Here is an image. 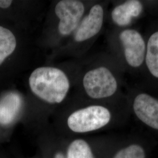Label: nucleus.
Wrapping results in <instances>:
<instances>
[{
    "label": "nucleus",
    "mask_w": 158,
    "mask_h": 158,
    "mask_svg": "<svg viewBox=\"0 0 158 158\" xmlns=\"http://www.w3.org/2000/svg\"><path fill=\"white\" fill-rule=\"evenodd\" d=\"M29 85L35 96L50 104L62 102L70 87L66 74L60 69L52 67L36 69L29 78Z\"/></svg>",
    "instance_id": "1"
},
{
    "label": "nucleus",
    "mask_w": 158,
    "mask_h": 158,
    "mask_svg": "<svg viewBox=\"0 0 158 158\" xmlns=\"http://www.w3.org/2000/svg\"><path fill=\"white\" fill-rule=\"evenodd\" d=\"M111 118V113L107 108L91 106L72 113L68 119V127L74 132L85 133L104 127Z\"/></svg>",
    "instance_id": "2"
},
{
    "label": "nucleus",
    "mask_w": 158,
    "mask_h": 158,
    "mask_svg": "<svg viewBox=\"0 0 158 158\" xmlns=\"http://www.w3.org/2000/svg\"><path fill=\"white\" fill-rule=\"evenodd\" d=\"M83 85L87 94L93 99H102L114 95L118 85L113 73L106 67L93 69L85 74Z\"/></svg>",
    "instance_id": "3"
},
{
    "label": "nucleus",
    "mask_w": 158,
    "mask_h": 158,
    "mask_svg": "<svg viewBox=\"0 0 158 158\" xmlns=\"http://www.w3.org/2000/svg\"><path fill=\"white\" fill-rule=\"evenodd\" d=\"M124 61L129 68L139 69L144 64L147 42L137 30L124 28L119 34Z\"/></svg>",
    "instance_id": "4"
},
{
    "label": "nucleus",
    "mask_w": 158,
    "mask_h": 158,
    "mask_svg": "<svg viewBox=\"0 0 158 158\" xmlns=\"http://www.w3.org/2000/svg\"><path fill=\"white\" fill-rule=\"evenodd\" d=\"M55 11L60 20L59 32L66 36L78 27L85 12V6L80 1L63 0L57 4Z\"/></svg>",
    "instance_id": "5"
},
{
    "label": "nucleus",
    "mask_w": 158,
    "mask_h": 158,
    "mask_svg": "<svg viewBox=\"0 0 158 158\" xmlns=\"http://www.w3.org/2000/svg\"><path fill=\"white\" fill-rule=\"evenodd\" d=\"M133 108L136 117L142 123L158 130V100L146 93H139L134 100Z\"/></svg>",
    "instance_id": "6"
},
{
    "label": "nucleus",
    "mask_w": 158,
    "mask_h": 158,
    "mask_svg": "<svg viewBox=\"0 0 158 158\" xmlns=\"http://www.w3.org/2000/svg\"><path fill=\"white\" fill-rule=\"evenodd\" d=\"M104 16V12L101 5L93 6L88 15L80 23L74 35L75 40L82 42L98 34L102 29Z\"/></svg>",
    "instance_id": "7"
},
{
    "label": "nucleus",
    "mask_w": 158,
    "mask_h": 158,
    "mask_svg": "<svg viewBox=\"0 0 158 158\" xmlns=\"http://www.w3.org/2000/svg\"><path fill=\"white\" fill-rule=\"evenodd\" d=\"M143 6L141 1L130 0L115 6L111 12L113 22L117 26L127 27L133 20L141 15Z\"/></svg>",
    "instance_id": "8"
},
{
    "label": "nucleus",
    "mask_w": 158,
    "mask_h": 158,
    "mask_svg": "<svg viewBox=\"0 0 158 158\" xmlns=\"http://www.w3.org/2000/svg\"><path fill=\"white\" fill-rule=\"evenodd\" d=\"M146 42L144 64L151 76L158 79V30L151 34Z\"/></svg>",
    "instance_id": "9"
},
{
    "label": "nucleus",
    "mask_w": 158,
    "mask_h": 158,
    "mask_svg": "<svg viewBox=\"0 0 158 158\" xmlns=\"http://www.w3.org/2000/svg\"><path fill=\"white\" fill-rule=\"evenodd\" d=\"M19 102L16 95L9 94L0 100V123L7 124L11 123L17 113Z\"/></svg>",
    "instance_id": "10"
},
{
    "label": "nucleus",
    "mask_w": 158,
    "mask_h": 158,
    "mask_svg": "<svg viewBox=\"0 0 158 158\" xmlns=\"http://www.w3.org/2000/svg\"><path fill=\"white\" fill-rule=\"evenodd\" d=\"M16 46L14 35L10 30L0 26V65L14 52Z\"/></svg>",
    "instance_id": "11"
},
{
    "label": "nucleus",
    "mask_w": 158,
    "mask_h": 158,
    "mask_svg": "<svg viewBox=\"0 0 158 158\" xmlns=\"http://www.w3.org/2000/svg\"><path fill=\"white\" fill-rule=\"evenodd\" d=\"M66 158H94L89 145L83 139H76L68 147Z\"/></svg>",
    "instance_id": "12"
},
{
    "label": "nucleus",
    "mask_w": 158,
    "mask_h": 158,
    "mask_svg": "<svg viewBox=\"0 0 158 158\" xmlns=\"http://www.w3.org/2000/svg\"><path fill=\"white\" fill-rule=\"evenodd\" d=\"M145 152L141 147L132 145L119 151L114 158H145Z\"/></svg>",
    "instance_id": "13"
},
{
    "label": "nucleus",
    "mask_w": 158,
    "mask_h": 158,
    "mask_svg": "<svg viewBox=\"0 0 158 158\" xmlns=\"http://www.w3.org/2000/svg\"><path fill=\"white\" fill-rule=\"evenodd\" d=\"M12 1L10 0H0V7L2 8H8L12 4Z\"/></svg>",
    "instance_id": "14"
},
{
    "label": "nucleus",
    "mask_w": 158,
    "mask_h": 158,
    "mask_svg": "<svg viewBox=\"0 0 158 158\" xmlns=\"http://www.w3.org/2000/svg\"><path fill=\"white\" fill-rule=\"evenodd\" d=\"M54 158H66V156H65L62 153L59 152H57Z\"/></svg>",
    "instance_id": "15"
}]
</instances>
